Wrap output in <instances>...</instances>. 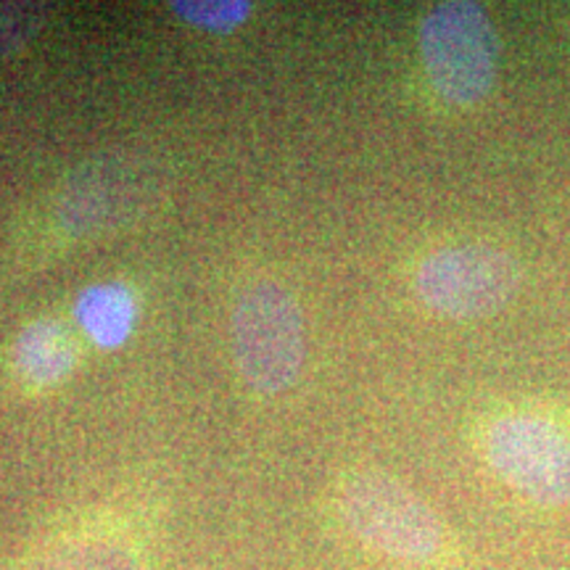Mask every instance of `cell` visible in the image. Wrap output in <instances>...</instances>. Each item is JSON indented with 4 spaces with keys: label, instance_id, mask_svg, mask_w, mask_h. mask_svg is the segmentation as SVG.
I'll return each mask as SVG.
<instances>
[{
    "label": "cell",
    "instance_id": "1",
    "mask_svg": "<svg viewBox=\"0 0 570 570\" xmlns=\"http://www.w3.org/2000/svg\"><path fill=\"white\" fill-rule=\"evenodd\" d=\"M336 510L348 533L399 566L436 570L454 554L446 523L394 475L360 470L341 481Z\"/></svg>",
    "mask_w": 570,
    "mask_h": 570
},
{
    "label": "cell",
    "instance_id": "2",
    "mask_svg": "<svg viewBox=\"0 0 570 570\" xmlns=\"http://www.w3.org/2000/svg\"><path fill=\"white\" fill-rule=\"evenodd\" d=\"M164 196L159 161L135 151L92 156L63 183L56 217L71 238H101L138 225Z\"/></svg>",
    "mask_w": 570,
    "mask_h": 570
},
{
    "label": "cell",
    "instance_id": "3",
    "mask_svg": "<svg viewBox=\"0 0 570 570\" xmlns=\"http://www.w3.org/2000/svg\"><path fill=\"white\" fill-rule=\"evenodd\" d=\"M420 56L433 90L452 106H475L494 90L499 38L487 9L473 0H446L420 21Z\"/></svg>",
    "mask_w": 570,
    "mask_h": 570
},
{
    "label": "cell",
    "instance_id": "4",
    "mask_svg": "<svg viewBox=\"0 0 570 570\" xmlns=\"http://www.w3.org/2000/svg\"><path fill=\"white\" fill-rule=\"evenodd\" d=\"M233 356L244 381L259 394H281L304 365V320L298 302L275 281L244 291L233 312Z\"/></svg>",
    "mask_w": 570,
    "mask_h": 570
},
{
    "label": "cell",
    "instance_id": "5",
    "mask_svg": "<svg viewBox=\"0 0 570 570\" xmlns=\"http://www.w3.org/2000/svg\"><path fill=\"white\" fill-rule=\"evenodd\" d=\"M491 473L531 508H570V431L550 417L504 415L483 433Z\"/></svg>",
    "mask_w": 570,
    "mask_h": 570
},
{
    "label": "cell",
    "instance_id": "6",
    "mask_svg": "<svg viewBox=\"0 0 570 570\" xmlns=\"http://www.w3.org/2000/svg\"><path fill=\"white\" fill-rule=\"evenodd\" d=\"M520 283L523 269L515 256L487 244L436 248L415 273L420 302L449 320L497 315L515 298Z\"/></svg>",
    "mask_w": 570,
    "mask_h": 570
},
{
    "label": "cell",
    "instance_id": "7",
    "mask_svg": "<svg viewBox=\"0 0 570 570\" xmlns=\"http://www.w3.org/2000/svg\"><path fill=\"white\" fill-rule=\"evenodd\" d=\"M77 338L61 320H35L13 341V365L35 386H56L77 365Z\"/></svg>",
    "mask_w": 570,
    "mask_h": 570
},
{
    "label": "cell",
    "instance_id": "8",
    "mask_svg": "<svg viewBox=\"0 0 570 570\" xmlns=\"http://www.w3.org/2000/svg\"><path fill=\"white\" fill-rule=\"evenodd\" d=\"M75 315L92 344L101 348H119L132 333L135 298L119 283L90 285L77 298Z\"/></svg>",
    "mask_w": 570,
    "mask_h": 570
},
{
    "label": "cell",
    "instance_id": "9",
    "mask_svg": "<svg viewBox=\"0 0 570 570\" xmlns=\"http://www.w3.org/2000/svg\"><path fill=\"white\" fill-rule=\"evenodd\" d=\"M169 9L185 24L212 35H227L238 30L252 17L254 6L248 0H175Z\"/></svg>",
    "mask_w": 570,
    "mask_h": 570
},
{
    "label": "cell",
    "instance_id": "10",
    "mask_svg": "<svg viewBox=\"0 0 570 570\" xmlns=\"http://www.w3.org/2000/svg\"><path fill=\"white\" fill-rule=\"evenodd\" d=\"M51 6L32 0H6L0 3V59L17 56L38 38L48 21Z\"/></svg>",
    "mask_w": 570,
    "mask_h": 570
},
{
    "label": "cell",
    "instance_id": "11",
    "mask_svg": "<svg viewBox=\"0 0 570 570\" xmlns=\"http://www.w3.org/2000/svg\"><path fill=\"white\" fill-rule=\"evenodd\" d=\"M40 570H138V562L122 547L106 541H77L48 558Z\"/></svg>",
    "mask_w": 570,
    "mask_h": 570
}]
</instances>
